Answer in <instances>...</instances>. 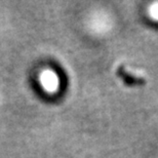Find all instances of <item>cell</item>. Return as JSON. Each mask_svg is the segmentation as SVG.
<instances>
[{"instance_id":"1","label":"cell","mask_w":158,"mask_h":158,"mask_svg":"<svg viewBox=\"0 0 158 158\" xmlns=\"http://www.w3.org/2000/svg\"><path fill=\"white\" fill-rule=\"evenodd\" d=\"M42 83L47 89H55L56 86V78L52 73H44L42 76Z\"/></svg>"},{"instance_id":"2","label":"cell","mask_w":158,"mask_h":158,"mask_svg":"<svg viewBox=\"0 0 158 158\" xmlns=\"http://www.w3.org/2000/svg\"><path fill=\"white\" fill-rule=\"evenodd\" d=\"M152 14H153V15H154L155 18H158V6H156V7H154V8H153Z\"/></svg>"}]
</instances>
